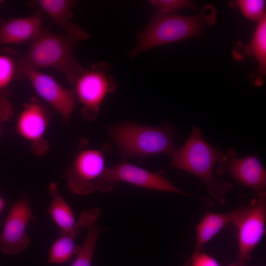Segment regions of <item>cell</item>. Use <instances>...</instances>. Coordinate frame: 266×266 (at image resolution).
I'll return each instance as SVG.
<instances>
[{"mask_svg":"<svg viewBox=\"0 0 266 266\" xmlns=\"http://www.w3.org/2000/svg\"><path fill=\"white\" fill-rule=\"evenodd\" d=\"M18 63L11 52H0V94L6 95L8 86L16 79Z\"/></svg>","mask_w":266,"mask_h":266,"instance_id":"ffe728a7","label":"cell"},{"mask_svg":"<svg viewBox=\"0 0 266 266\" xmlns=\"http://www.w3.org/2000/svg\"><path fill=\"white\" fill-rule=\"evenodd\" d=\"M60 234V237L50 249L48 259L50 263L59 264L67 262L81 250V246L74 243L73 236L66 233Z\"/></svg>","mask_w":266,"mask_h":266,"instance_id":"d6986e66","label":"cell"},{"mask_svg":"<svg viewBox=\"0 0 266 266\" xmlns=\"http://www.w3.org/2000/svg\"><path fill=\"white\" fill-rule=\"evenodd\" d=\"M239 207L226 213L208 211L197 225L194 250L188 261L191 260L202 248L227 225L233 224L239 212Z\"/></svg>","mask_w":266,"mask_h":266,"instance_id":"2e32d148","label":"cell"},{"mask_svg":"<svg viewBox=\"0 0 266 266\" xmlns=\"http://www.w3.org/2000/svg\"><path fill=\"white\" fill-rule=\"evenodd\" d=\"M223 157L224 152L207 143L202 137L200 130L193 126L189 137L177 149L170 165L198 177L204 183L209 195L223 204L226 200L224 196L226 192L233 186L229 182L218 181L214 175L213 167Z\"/></svg>","mask_w":266,"mask_h":266,"instance_id":"3957f363","label":"cell"},{"mask_svg":"<svg viewBox=\"0 0 266 266\" xmlns=\"http://www.w3.org/2000/svg\"><path fill=\"white\" fill-rule=\"evenodd\" d=\"M217 164L218 174H229L240 184L251 189L256 195L266 194V171L257 156L238 158L236 151L230 148L224 152L223 158Z\"/></svg>","mask_w":266,"mask_h":266,"instance_id":"8fae6325","label":"cell"},{"mask_svg":"<svg viewBox=\"0 0 266 266\" xmlns=\"http://www.w3.org/2000/svg\"><path fill=\"white\" fill-rule=\"evenodd\" d=\"M42 22V12L38 9L27 17L0 20V48L7 44L31 42L44 28Z\"/></svg>","mask_w":266,"mask_h":266,"instance_id":"5bb4252c","label":"cell"},{"mask_svg":"<svg viewBox=\"0 0 266 266\" xmlns=\"http://www.w3.org/2000/svg\"><path fill=\"white\" fill-rule=\"evenodd\" d=\"M117 182H124L135 186L182 194L199 199L207 205L208 198L192 195L175 186L165 177L127 162H122L112 166L105 167L97 184V190L103 192H110Z\"/></svg>","mask_w":266,"mask_h":266,"instance_id":"5b68a950","label":"cell"},{"mask_svg":"<svg viewBox=\"0 0 266 266\" xmlns=\"http://www.w3.org/2000/svg\"><path fill=\"white\" fill-rule=\"evenodd\" d=\"M48 125L49 118L45 107L33 99L24 105L16 126L18 134L31 143L33 152L42 155L49 148L44 138Z\"/></svg>","mask_w":266,"mask_h":266,"instance_id":"7c38bea8","label":"cell"},{"mask_svg":"<svg viewBox=\"0 0 266 266\" xmlns=\"http://www.w3.org/2000/svg\"><path fill=\"white\" fill-rule=\"evenodd\" d=\"M30 7L38 8L65 33L72 32L80 26L71 22L72 8L76 2L72 0H33L28 2Z\"/></svg>","mask_w":266,"mask_h":266,"instance_id":"e0dca14e","label":"cell"},{"mask_svg":"<svg viewBox=\"0 0 266 266\" xmlns=\"http://www.w3.org/2000/svg\"><path fill=\"white\" fill-rule=\"evenodd\" d=\"M232 55L238 62L248 56L256 59L258 67L250 74L249 80L257 86H262L266 74V17L258 23L249 43L243 45L241 41L237 42Z\"/></svg>","mask_w":266,"mask_h":266,"instance_id":"4fadbf2b","label":"cell"},{"mask_svg":"<svg viewBox=\"0 0 266 266\" xmlns=\"http://www.w3.org/2000/svg\"><path fill=\"white\" fill-rule=\"evenodd\" d=\"M149 2L153 6L154 11L165 14H174L183 8L194 9L197 7L195 2L187 0H152Z\"/></svg>","mask_w":266,"mask_h":266,"instance_id":"7402d4cb","label":"cell"},{"mask_svg":"<svg viewBox=\"0 0 266 266\" xmlns=\"http://www.w3.org/2000/svg\"><path fill=\"white\" fill-rule=\"evenodd\" d=\"M266 194L256 195L249 205L239 207L233 224L237 230L238 255L232 266H245L266 232Z\"/></svg>","mask_w":266,"mask_h":266,"instance_id":"8992f818","label":"cell"},{"mask_svg":"<svg viewBox=\"0 0 266 266\" xmlns=\"http://www.w3.org/2000/svg\"><path fill=\"white\" fill-rule=\"evenodd\" d=\"M221 266L217 261L210 255L202 252L198 253L184 266Z\"/></svg>","mask_w":266,"mask_h":266,"instance_id":"603a6c76","label":"cell"},{"mask_svg":"<svg viewBox=\"0 0 266 266\" xmlns=\"http://www.w3.org/2000/svg\"><path fill=\"white\" fill-rule=\"evenodd\" d=\"M4 202L3 200L1 199V198L0 197V214L1 213V211H2L4 206Z\"/></svg>","mask_w":266,"mask_h":266,"instance_id":"d4e9b609","label":"cell"},{"mask_svg":"<svg viewBox=\"0 0 266 266\" xmlns=\"http://www.w3.org/2000/svg\"><path fill=\"white\" fill-rule=\"evenodd\" d=\"M2 2V0H0V4Z\"/></svg>","mask_w":266,"mask_h":266,"instance_id":"484cf974","label":"cell"},{"mask_svg":"<svg viewBox=\"0 0 266 266\" xmlns=\"http://www.w3.org/2000/svg\"><path fill=\"white\" fill-rule=\"evenodd\" d=\"M100 214V210L97 208H92L85 212L84 228L87 230V234L81 250L71 266H91L97 242L106 228H100L97 224Z\"/></svg>","mask_w":266,"mask_h":266,"instance_id":"ac0fdd59","label":"cell"},{"mask_svg":"<svg viewBox=\"0 0 266 266\" xmlns=\"http://www.w3.org/2000/svg\"><path fill=\"white\" fill-rule=\"evenodd\" d=\"M34 220L29 201L22 195L11 207L0 234V251L15 255L27 249L30 243L27 226Z\"/></svg>","mask_w":266,"mask_h":266,"instance_id":"30bf717a","label":"cell"},{"mask_svg":"<svg viewBox=\"0 0 266 266\" xmlns=\"http://www.w3.org/2000/svg\"><path fill=\"white\" fill-rule=\"evenodd\" d=\"M176 132L169 124L153 127L128 123L115 127L112 134L125 157L166 154L172 158L177 151L174 143Z\"/></svg>","mask_w":266,"mask_h":266,"instance_id":"277c9868","label":"cell"},{"mask_svg":"<svg viewBox=\"0 0 266 266\" xmlns=\"http://www.w3.org/2000/svg\"><path fill=\"white\" fill-rule=\"evenodd\" d=\"M105 168L104 158L101 151L94 149L80 151L63 173L68 189L79 195L93 193Z\"/></svg>","mask_w":266,"mask_h":266,"instance_id":"ba28073f","label":"cell"},{"mask_svg":"<svg viewBox=\"0 0 266 266\" xmlns=\"http://www.w3.org/2000/svg\"><path fill=\"white\" fill-rule=\"evenodd\" d=\"M27 78L34 90L68 123L76 100L74 91L63 87L50 75L39 69L22 68L17 69L16 79Z\"/></svg>","mask_w":266,"mask_h":266,"instance_id":"9c48e42d","label":"cell"},{"mask_svg":"<svg viewBox=\"0 0 266 266\" xmlns=\"http://www.w3.org/2000/svg\"><path fill=\"white\" fill-rule=\"evenodd\" d=\"M89 37L90 33L81 26L62 34L43 28L31 42L26 55L19 59L17 69L53 68L63 73L68 82L74 86L85 69L75 59L74 49L79 42Z\"/></svg>","mask_w":266,"mask_h":266,"instance_id":"6da1fadb","label":"cell"},{"mask_svg":"<svg viewBox=\"0 0 266 266\" xmlns=\"http://www.w3.org/2000/svg\"><path fill=\"white\" fill-rule=\"evenodd\" d=\"M232 8L237 7L246 18L259 23L266 14V1L264 0H237L229 3Z\"/></svg>","mask_w":266,"mask_h":266,"instance_id":"44dd1931","label":"cell"},{"mask_svg":"<svg viewBox=\"0 0 266 266\" xmlns=\"http://www.w3.org/2000/svg\"><path fill=\"white\" fill-rule=\"evenodd\" d=\"M217 11L212 5H204L198 14L190 16L165 14L154 11L147 26L136 34L137 44L129 52L132 58L151 48L193 37H200L204 28L216 21Z\"/></svg>","mask_w":266,"mask_h":266,"instance_id":"7a4b0ae2","label":"cell"},{"mask_svg":"<svg viewBox=\"0 0 266 266\" xmlns=\"http://www.w3.org/2000/svg\"><path fill=\"white\" fill-rule=\"evenodd\" d=\"M13 110L6 95L0 94V131L2 121L8 120L13 115Z\"/></svg>","mask_w":266,"mask_h":266,"instance_id":"cb8c5ba5","label":"cell"},{"mask_svg":"<svg viewBox=\"0 0 266 266\" xmlns=\"http://www.w3.org/2000/svg\"><path fill=\"white\" fill-rule=\"evenodd\" d=\"M110 69L108 63L97 62L85 68L74 85L76 99L82 105V114L88 120L97 117L105 96L115 89L114 78L109 74Z\"/></svg>","mask_w":266,"mask_h":266,"instance_id":"52a82bcc","label":"cell"},{"mask_svg":"<svg viewBox=\"0 0 266 266\" xmlns=\"http://www.w3.org/2000/svg\"><path fill=\"white\" fill-rule=\"evenodd\" d=\"M48 191L52 200L47 213L58 226L60 233H68L76 237L84 228L82 222L79 219L76 222L71 208L64 199L55 182L50 183Z\"/></svg>","mask_w":266,"mask_h":266,"instance_id":"9a60e30c","label":"cell"}]
</instances>
